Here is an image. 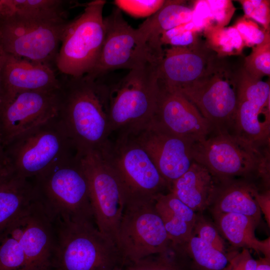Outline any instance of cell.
Segmentation results:
<instances>
[{
    "label": "cell",
    "mask_w": 270,
    "mask_h": 270,
    "mask_svg": "<svg viewBox=\"0 0 270 270\" xmlns=\"http://www.w3.org/2000/svg\"><path fill=\"white\" fill-rule=\"evenodd\" d=\"M123 268L124 270H183L172 248L164 252L150 255L128 263Z\"/></svg>",
    "instance_id": "30"
},
{
    "label": "cell",
    "mask_w": 270,
    "mask_h": 270,
    "mask_svg": "<svg viewBox=\"0 0 270 270\" xmlns=\"http://www.w3.org/2000/svg\"><path fill=\"white\" fill-rule=\"evenodd\" d=\"M55 70L49 66L5 53L1 73L0 106L21 92L60 88L62 79Z\"/></svg>",
    "instance_id": "19"
},
{
    "label": "cell",
    "mask_w": 270,
    "mask_h": 270,
    "mask_svg": "<svg viewBox=\"0 0 270 270\" xmlns=\"http://www.w3.org/2000/svg\"><path fill=\"white\" fill-rule=\"evenodd\" d=\"M173 248L188 254L196 270H226L230 263L228 254L219 251L194 235L184 244Z\"/></svg>",
    "instance_id": "28"
},
{
    "label": "cell",
    "mask_w": 270,
    "mask_h": 270,
    "mask_svg": "<svg viewBox=\"0 0 270 270\" xmlns=\"http://www.w3.org/2000/svg\"><path fill=\"white\" fill-rule=\"evenodd\" d=\"M197 31L190 22L182 24L162 33L159 38L162 46H188L199 41Z\"/></svg>",
    "instance_id": "32"
},
{
    "label": "cell",
    "mask_w": 270,
    "mask_h": 270,
    "mask_svg": "<svg viewBox=\"0 0 270 270\" xmlns=\"http://www.w3.org/2000/svg\"><path fill=\"white\" fill-rule=\"evenodd\" d=\"M4 166H7L6 164L4 148L0 136V167Z\"/></svg>",
    "instance_id": "42"
},
{
    "label": "cell",
    "mask_w": 270,
    "mask_h": 270,
    "mask_svg": "<svg viewBox=\"0 0 270 270\" xmlns=\"http://www.w3.org/2000/svg\"><path fill=\"white\" fill-rule=\"evenodd\" d=\"M194 161L222 182L256 172L269 183V154L260 146L228 130L194 143Z\"/></svg>",
    "instance_id": "7"
},
{
    "label": "cell",
    "mask_w": 270,
    "mask_h": 270,
    "mask_svg": "<svg viewBox=\"0 0 270 270\" xmlns=\"http://www.w3.org/2000/svg\"><path fill=\"white\" fill-rule=\"evenodd\" d=\"M203 32L206 46L220 58L240 54L245 46L239 32L233 26L210 28Z\"/></svg>",
    "instance_id": "29"
},
{
    "label": "cell",
    "mask_w": 270,
    "mask_h": 270,
    "mask_svg": "<svg viewBox=\"0 0 270 270\" xmlns=\"http://www.w3.org/2000/svg\"><path fill=\"white\" fill-rule=\"evenodd\" d=\"M98 151L116 176L125 202L155 200L168 190L148 154L130 134H118Z\"/></svg>",
    "instance_id": "6"
},
{
    "label": "cell",
    "mask_w": 270,
    "mask_h": 270,
    "mask_svg": "<svg viewBox=\"0 0 270 270\" xmlns=\"http://www.w3.org/2000/svg\"><path fill=\"white\" fill-rule=\"evenodd\" d=\"M104 24L102 48L95 66L87 75L99 78L110 70H131L162 59L163 52L156 50L139 28L130 25L119 8H114L104 18Z\"/></svg>",
    "instance_id": "9"
},
{
    "label": "cell",
    "mask_w": 270,
    "mask_h": 270,
    "mask_svg": "<svg viewBox=\"0 0 270 270\" xmlns=\"http://www.w3.org/2000/svg\"><path fill=\"white\" fill-rule=\"evenodd\" d=\"M218 57L200 41L188 46L164 50L158 66L159 85L180 92L203 76Z\"/></svg>",
    "instance_id": "17"
},
{
    "label": "cell",
    "mask_w": 270,
    "mask_h": 270,
    "mask_svg": "<svg viewBox=\"0 0 270 270\" xmlns=\"http://www.w3.org/2000/svg\"><path fill=\"white\" fill-rule=\"evenodd\" d=\"M116 245L124 266L150 255L164 252L172 247L154 200L125 202Z\"/></svg>",
    "instance_id": "11"
},
{
    "label": "cell",
    "mask_w": 270,
    "mask_h": 270,
    "mask_svg": "<svg viewBox=\"0 0 270 270\" xmlns=\"http://www.w3.org/2000/svg\"><path fill=\"white\" fill-rule=\"evenodd\" d=\"M244 12V17L252 19L260 23L264 29L270 31V2L266 0H239Z\"/></svg>",
    "instance_id": "35"
},
{
    "label": "cell",
    "mask_w": 270,
    "mask_h": 270,
    "mask_svg": "<svg viewBox=\"0 0 270 270\" xmlns=\"http://www.w3.org/2000/svg\"><path fill=\"white\" fill-rule=\"evenodd\" d=\"M257 202L270 226V190L264 194H258L256 198Z\"/></svg>",
    "instance_id": "39"
},
{
    "label": "cell",
    "mask_w": 270,
    "mask_h": 270,
    "mask_svg": "<svg viewBox=\"0 0 270 270\" xmlns=\"http://www.w3.org/2000/svg\"><path fill=\"white\" fill-rule=\"evenodd\" d=\"M114 4L120 10L136 18L150 16L164 4V0H116Z\"/></svg>",
    "instance_id": "34"
},
{
    "label": "cell",
    "mask_w": 270,
    "mask_h": 270,
    "mask_svg": "<svg viewBox=\"0 0 270 270\" xmlns=\"http://www.w3.org/2000/svg\"><path fill=\"white\" fill-rule=\"evenodd\" d=\"M68 22L67 18L0 20V46L6 54L56 69V58Z\"/></svg>",
    "instance_id": "10"
},
{
    "label": "cell",
    "mask_w": 270,
    "mask_h": 270,
    "mask_svg": "<svg viewBox=\"0 0 270 270\" xmlns=\"http://www.w3.org/2000/svg\"><path fill=\"white\" fill-rule=\"evenodd\" d=\"M192 8L186 1L165 0L156 14L148 18L138 27L154 47L162 48L160 37L164 32L191 21Z\"/></svg>",
    "instance_id": "25"
},
{
    "label": "cell",
    "mask_w": 270,
    "mask_h": 270,
    "mask_svg": "<svg viewBox=\"0 0 270 270\" xmlns=\"http://www.w3.org/2000/svg\"><path fill=\"white\" fill-rule=\"evenodd\" d=\"M78 154L87 179L96 226L116 245L125 204L120 184L98 150L78 151Z\"/></svg>",
    "instance_id": "13"
},
{
    "label": "cell",
    "mask_w": 270,
    "mask_h": 270,
    "mask_svg": "<svg viewBox=\"0 0 270 270\" xmlns=\"http://www.w3.org/2000/svg\"><path fill=\"white\" fill-rule=\"evenodd\" d=\"M213 214L218 230L232 246L250 248L270 258V238L262 241L256 238L254 230L258 224L253 218L235 213Z\"/></svg>",
    "instance_id": "23"
},
{
    "label": "cell",
    "mask_w": 270,
    "mask_h": 270,
    "mask_svg": "<svg viewBox=\"0 0 270 270\" xmlns=\"http://www.w3.org/2000/svg\"><path fill=\"white\" fill-rule=\"evenodd\" d=\"M233 26L239 32L245 46L254 47L270 37V31L261 28L258 24L244 16L238 19Z\"/></svg>",
    "instance_id": "33"
},
{
    "label": "cell",
    "mask_w": 270,
    "mask_h": 270,
    "mask_svg": "<svg viewBox=\"0 0 270 270\" xmlns=\"http://www.w3.org/2000/svg\"><path fill=\"white\" fill-rule=\"evenodd\" d=\"M12 174V172L7 166L0 167V186Z\"/></svg>",
    "instance_id": "41"
},
{
    "label": "cell",
    "mask_w": 270,
    "mask_h": 270,
    "mask_svg": "<svg viewBox=\"0 0 270 270\" xmlns=\"http://www.w3.org/2000/svg\"><path fill=\"white\" fill-rule=\"evenodd\" d=\"M258 194L256 186L248 182H224L212 204V213L241 214L252 218L258 224L261 211L256 200Z\"/></svg>",
    "instance_id": "22"
},
{
    "label": "cell",
    "mask_w": 270,
    "mask_h": 270,
    "mask_svg": "<svg viewBox=\"0 0 270 270\" xmlns=\"http://www.w3.org/2000/svg\"><path fill=\"white\" fill-rule=\"evenodd\" d=\"M243 68L252 76L261 80L270 75V37L254 46L244 58Z\"/></svg>",
    "instance_id": "31"
},
{
    "label": "cell",
    "mask_w": 270,
    "mask_h": 270,
    "mask_svg": "<svg viewBox=\"0 0 270 270\" xmlns=\"http://www.w3.org/2000/svg\"><path fill=\"white\" fill-rule=\"evenodd\" d=\"M113 270H124V268H123L122 266H118V267H117V268H115Z\"/></svg>",
    "instance_id": "44"
},
{
    "label": "cell",
    "mask_w": 270,
    "mask_h": 270,
    "mask_svg": "<svg viewBox=\"0 0 270 270\" xmlns=\"http://www.w3.org/2000/svg\"><path fill=\"white\" fill-rule=\"evenodd\" d=\"M270 85L238 72V104L233 127L235 134L258 146L269 144Z\"/></svg>",
    "instance_id": "14"
},
{
    "label": "cell",
    "mask_w": 270,
    "mask_h": 270,
    "mask_svg": "<svg viewBox=\"0 0 270 270\" xmlns=\"http://www.w3.org/2000/svg\"><path fill=\"white\" fill-rule=\"evenodd\" d=\"M154 206L161 218L172 246H182L193 235L196 212L169 192L161 194L154 200Z\"/></svg>",
    "instance_id": "21"
},
{
    "label": "cell",
    "mask_w": 270,
    "mask_h": 270,
    "mask_svg": "<svg viewBox=\"0 0 270 270\" xmlns=\"http://www.w3.org/2000/svg\"><path fill=\"white\" fill-rule=\"evenodd\" d=\"M238 71L218 57L203 76L179 92L218 132L233 127L238 104Z\"/></svg>",
    "instance_id": "12"
},
{
    "label": "cell",
    "mask_w": 270,
    "mask_h": 270,
    "mask_svg": "<svg viewBox=\"0 0 270 270\" xmlns=\"http://www.w3.org/2000/svg\"><path fill=\"white\" fill-rule=\"evenodd\" d=\"M6 164L16 176L33 179L78 151L58 116L4 146Z\"/></svg>",
    "instance_id": "5"
},
{
    "label": "cell",
    "mask_w": 270,
    "mask_h": 270,
    "mask_svg": "<svg viewBox=\"0 0 270 270\" xmlns=\"http://www.w3.org/2000/svg\"><path fill=\"white\" fill-rule=\"evenodd\" d=\"M62 79L58 116L78 152L100 150L112 134L108 86L86 74Z\"/></svg>",
    "instance_id": "1"
},
{
    "label": "cell",
    "mask_w": 270,
    "mask_h": 270,
    "mask_svg": "<svg viewBox=\"0 0 270 270\" xmlns=\"http://www.w3.org/2000/svg\"><path fill=\"white\" fill-rule=\"evenodd\" d=\"M234 256L242 270H256V260H254L246 248L240 253L234 254Z\"/></svg>",
    "instance_id": "38"
},
{
    "label": "cell",
    "mask_w": 270,
    "mask_h": 270,
    "mask_svg": "<svg viewBox=\"0 0 270 270\" xmlns=\"http://www.w3.org/2000/svg\"><path fill=\"white\" fill-rule=\"evenodd\" d=\"M127 134L148 154L166 182L168 190L194 161L192 150L194 142L164 130L152 121Z\"/></svg>",
    "instance_id": "16"
},
{
    "label": "cell",
    "mask_w": 270,
    "mask_h": 270,
    "mask_svg": "<svg viewBox=\"0 0 270 270\" xmlns=\"http://www.w3.org/2000/svg\"><path fill=\"white\" fill-rule=\"evenodd\" d=\"M207 2L211 16L210 28L224 27L229 23L236 10L232 2L230 0H207Z\"/></svg>",
    "instance_id": "37"
},
{
    "label": "cell",
    "mask_w": 270,
    "mask_h": 270,
    "mask_svg": "<svg viewBox=\"0 0 270 270\" xmlns=\"http://www.w3.org/2000/svg\"><path fill=\"white\" fill-rule=\"evenodd\" d=\"M256 260V270H270V258L260 257Z\"/></svg>",
    "instance_id": "40"
},
{
    "label": "cell",
    "mask_w": 270,
    "mask_h": 270,
    "mask_svg": "<svg viewBox=\"0 0 270 270\" xmlns=\"http://www.w3.org/2000/svg\"><path fill=\"white\" fill-rule=\"evenodd\" d=\"M30 206L0 229V270H28L20 237Z\"/></svg>",
    "instance_id": "27"
},
{
    "label": "cell",
    "mask_w": 270,
    "mask_h": 270,
    "mask_svg": "<svg viewBox=\"0 0 270 270\" xmlns=\"http://www.w3.org/2000/svg\"><path fill=\"white\" fill-rule=\"evenodd\" d=\"M106 1L84 4L81 14L68 21L56 60V69L66 76L90 74L98 60L105 36L103 9Z\"/></svg>",
    "instance_id": "8"
},
{
    "label": "cell",
    "mask_w": 270,
    "mask_h": 270,
    "mask_svg": "<svg viewBox=\"0 0 270 270\" xmlns=\"http://www.w3.org/2000/svg\"><path fill=\"white\" fill-rule=\"evenodd\" d=\"M32 180L40 202L54 220L95 224L78 152Z\"/></svg>",
    "instance_id": "3"
},
{
    "label": "cell",
    "mask_w": 270,
    "mask_h": 270,
    "mask_svg": "<svg viewBox=\"0 0 270 270\" xmlns=\"http://www.w3.org/2000/svg\"><path fill=\"white\" fill-rule=\"evenodd\" d=\"M5 53L0 46V82H1V73L2 67L4 58Z\"/></svg>",
    "instance_id": "43"
},
{
    "label": "cell",
    "mask_w": 270,
    "mask_h": 270,
    "mask_svg": "<svg viewBox=\"0 0 270 270\" xmlns=\"http://www.w3.org/2000/svg\"><path fill=\"white\" fill-rule=\"evenodd\" d=\"M150 62L130 70L108 86V116L112 134L132 132L150 122L160 92L158 66Z\"/></svg>",
    "instance_id": "4"
},
{
    "label": "cell",
    "mask_w": 270,
    "mask_h": 270,
    "mask_svg": "<svg viewBox=\"0 0 270 270\" xmlns=\"http://www.w3.org/2000/svg\"><path fill=\"white\" fill-rule=\"evenodd\" d=\"M60 88L21 92L0 106V136L4 146L58 116Z\"/></svg>",
    "instance_id": "15"
},
{
    "label": "cell",
    "mask_w": 270,
    "mask_h": 270,
    "mask_svg": "<svg viewBox=\"0 0 270 270\" xmlns=\"http://www.w3.org/2000/svg\"><path fill=\"white\" fill-rule=\"evenodd\" d=\"M151 121L164 130L193 142L207 138L214 130L182 94L160 86L156 110Z\"/></svg>",
    "instance_id": "18"
},
{
    "label": "cell",
    "mask_w": 270,
    "mask_h": 270,
    "mask_svg": "<svg viewBox=\"0 0 270 270\" xmlns=\"http://www.w3.org/2000/svg\"><path fill=\"white\" fill-rule=\"evenodd\" d=\"M71 2L64 0H0V20L11 18H67Z\"/></svg>",
    "instance_id": "26"
},
{
    "label": "cell",
    "mask_w": 270,
    "mask_h": 270,
    "mask_svg": "<svg viewBox=\"0 0 270 270\" xmlns=\"http://www.w3.org/2000/svg\"><path fill=\"white\" fill-rule=\"evenodd\" d=\"M193 235L198 237L219 251L228 254L224 240L216 228L200 215H196Z\"/></svg>",
    "instance_id": "36"
},
{
    "label": "cell",
    "mask_w": 270,
    "mask_h": 270,
    "mask_svg": "<svg viewBox=\"0 0 270 270\" xmlns=\"http://www.w3.org/2000/svg\"><path fill=\"white\" fill-rule=\"evenodd\" d=\"M52 270H113L124 266L119 250L91 222L54 220Z\"/></svg>",
    "instance_id": "2"
},
{
    "label": "cell",
    "mask_w": 270,
    "mask_h": 270,
    "mask_svg": "<svg viewBox=\"0 0 270 270\" xmlns=\"http://www.w3.org/2000/svg\"><path fill=\"white\" fill-rule=\"evenodd\" d=\"M38 198L32 179L13 174L0 186V229L28 208Z\"/></svg>",
    "instance_id": "24"
},
{
    "label": "cell",
    "mask_w": 270,
    "mask_h": 270,
    "mask_svg": "<svg viewBox=\"0 0 270 270\" xmlns=\"http://www.w3.org/2000/svg\"><path fill=\"white\" fill-rule=\"evenodd\" d=\"M217 178L205 166L194 161L189 169L171 184L169 191L194 212L212 205L219 186Z\"/></svg>",
    "instance_id": "20"
}]
</instances>
